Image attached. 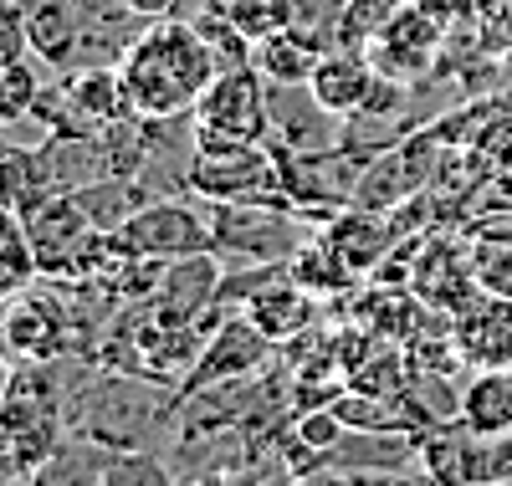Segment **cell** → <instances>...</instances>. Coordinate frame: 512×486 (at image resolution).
I'll return each mask as SVG.
<instances>
[{"label":"cell","mask_w":512,"mask_h":486,"mask_svg":"<svg viewBox=\"0 0 512 486\" xmlns=\"http://www.w3.org/2000/svg\"><path fill=\"white\" fill-rule=\"evenodd\" d=\"M134 118H190L200 93L216 82V57L190 21H149L118 62Z\"/></svg>","instance_id":"1"},{"label":"cell","mask_w":512,"mask_h":486,"mask_svg":"<svg viewBox=\"0 0 512 486\" xmlns=\"http://www.w3.org/2000/svg\"><path fill=\"white\" fill-rule=\"evenodd\" d=\"M185 185L210 205H256V200L287 205L282 164H277L272 144L210 139L200 128H195V154H190V180Z\"/></svg>","instance_id":"2"},{"label":"cell","mask_w":512,"mask_h":486,"mask_svg":"<svg viewBox=\"0 0 512 486\" xmlns=\"http://www.w3.org/2000/svg\"><path fill=\"white\" fill-rule=\"evenodd\" d=\"M26 241L36 251V272L41 277L72 282V277H98L113 231H103L72 195H57L36 215H26Z\"/></svg>","instance_id":"3"},{"label":"cell","mask_w":512,"mask_h":486,"mask_svg":"<svg viewBox=\"0 0 512 486\" xmlns=\"http://www.w3.org/2000/svg\"><path fill=\"white\" fill-rule=\"evenodd\" d=\"M134 256L144 261H185V256H210L216 251V220H205L195 205L185 200H144L134 215L123 220V226L113 231Z\"/></svg>","instance_id":"4"},{"label":"cell","mask_w":512,"mask_h":486,"mask_svg":"<svg viewBox=\"0 0 512 486\" xmlns=\"http://www.w3.org/2000/svg\"><path fill=\"white\" fill-rule=\"evenodd\" d=\"M308 246V226L287 205H216V256L267 267V261H292Z\"/></svg>","instance_id":"5"},{"label":"cell","mask_w":512,"mask_h":486,"mask_svg":"<svg viewBox=\"0 0 512 486\" xmlns=\"http://www.w3.org/2000/svg\"><path fill=\"white\" fill-rule=\"evenodd\" d=\"M195 128L210 139H241V144H267L272 134V87L256 67L216 72V82L195 103Z\"/></svg>","instance_id":"6"},{"label":"cell","mask_w":512,"mask_h":486,"mask_svg":"<svg viewBox=\"0 0 512 486\" xmlns=\"http://www.w3.org/2000/svg\"><path fill=\"white\" fill-rule=\"evenodd\" d=\"M267 359H272V338L256 328L246 313H236V318L221 323V333H210V338H205L195 369H190L185 384H180V400H185V394H195V389H210V384L246 379V374L262 369Z\"/></svg>","instance_id":"7"},{"label":"cell","mask_w":512,"mask_h":486,"mask_svg":"<svg viewBox=\"0 0 512 486\" xmlns=\"http://www.w3.org/2000/svg\"><path fill=\"white\" fill-rule=\"evenodd\" d=\"M451 343L461 353V364L482 369H512V297L477 292L472 302L451 318Z\"/></svg>","instance_id":"8"},{"label":"cell","mask_w":512,"mask_h":486,"mask_svg":"<svg viewBox=\"0 0 512 486\" xmlns=\"http://www.w3.org/2000/svg\"><path fill=\"white\" fill-rule=\"evenodd\" d=\"M374 82H379V67H374L369 52H359V47H328L323 62L308 77V93L333 118H359L369 93H374Z\"/></svg>","instance_id":"9"},{"label":"cell","mask_w":512,"mask_h":486,"mask_svg":"<svg viewBox=\"0 0 512 486\" xmlns=\"http://www.w3.org/2000/svg\"><path fill=\"white\" fill-rule=\"evenodd\" d=\"M436 31H441V21L425 11V0H415V6H400V16L384 26V36L369 47V57H374V67H379L384 77L410 82L415 72L431 67V57H436Z\"/></svg>","instance_id":"10"},{"label":"cell","mask_w":512,"mask_h":486,"mask_svg":"<svg viewBox=\"0 0 512 486\" xmlns=\"http://www.w3.org/2000/svg\"><path fill=\"white\" fill-rule=\"evenodd\" d=\"M333 47L328 31H313V26H282L272 36H262L251 47V67L262 72L267 82H282V87H308L313 67L323 62V52Z\"/></svg>","instance_id":"11"},{"label":"cell","mask_w":512,"mask_h":486,"mask_svg":"<svg viewBox=\"0 0 512 486\" xmlns=\"http://www.w3.org/2000/svg\"><path fill=\"white\" fill-rule=\"evenodd\" d=\"M57 174H52V159L47 149H0V205L11 215H36L47 200H57Z\"/></svg>","instance_id":"12"},{"label":"cell","mask_w":512,"mask_h":486,"mask_svg":"<svg viewBox=\"0 0 512 486\" xmlns=\"http://www.w3.org/2000/svg\"><path fill=\"white\" fill-rule=\"evenodd\" d=\"M461 420L482 435H512V369H482L466 379Z\"/></svg>","instance_id":"13"},{"label":"cell","mask_w":512,"mask_h":486,"mask_svg":"<svg viewBox=\"0 0 512 486\" xmlns=\"http://www.w3.org/2000/svg\"><path fill=\"white\" fill-rule=\"evenodd\" d=\"M103 466H108V446L88 435H67V446L26 476V486H103Z\"/></svg>","instance_id":"14"},{"label":"cell","mask_w":512,"mask_h":486,"mask_svg":"<svg viewBox=\"0 0 512 486\" xmlns=\"http://www.w3.org/2000/svg\"><path fill=\"white\" fill-rule=\"evenodd\" d=\"M405 0H344L333 16V47H359L369 52L374 41L384 36V26H390L400 16Z\"/></svg>","instance_id":"15"},{"label":"cell","mask_w":512,"mask_h":486,"mask_svg":"<svg viewBox=\"0 0 512 486\" xmlns=\"http://www.w3.org/2000/svg\"><path fill=\"white\" fill-rule=\"evenodd\" d=\"M472 277H477L482 292L512 297V231L482 226V236H477V246H472Z\"/></svg>","instance_id":"16"},{"label":"cell","mask_w":512,"mask_h":486,"mask_svg":"<svg viewBox=\"0 0 512 486\" xmlns=\"http://www.w3.org/2000/svg\"><path fill=\"white\" fill-rule=\"evenodd\" d=\"M103 486H175V476L164 471V461L154 451H113L108 446Z\"/></svg>","instance_id":"17"},{"label":"cell","mask_w":512,"mask_h":486,"mask_svg":"<svg viewBox=\"0 0 512 486\" xmlns=\"http://www.w3.org/2000/svg\"><path fill=\"white\" fill-rule=\"evenodd\" d=\"M41 98V82L26 62H6L0 67V123H16V118H31Z\"/></svg>","instance_id":"18"},{"label":"cell","mask_w":512,"mask_h":486,"mask_svg":"<svg viewBox=\"0 0 512 486\" xmlns=\"http://www.w3.org/2000/svg\"><path fill=\"white\" fill-rule=\"evenodd\" d=\"M221 11L231 16V26L251 41V47H256L262 36H272V31L287 26V16H282L277 0H221Z\"/></svg>","instance_id":"19"},{"label":"cell","mask_w":512,"mask_h":486,"mask_svg":"<svg viewBox=\"0 0 512 486\" xmlns=\"http://www.w3.org/2000/svg\"><path fill=\"white\" fill-rule=\"evenodd\" d=\"M31 36H26V6L21 0H0V67L6 62H26Z\"/></svg>","instance_id":"20"},{"label":"cell","mask_w":512,"mask_h":486,"mask_svg":"<svg viewBox=\"0 0 512 486\" xmlns=\"http://www.w3.org/2000/svg\"><path fill=\"white\" fill-rule=\"evenodd\" d=\"M128 11H134L139 21H169V16H180V0H123Z\"/></svg>","instance_id":"21"},{"label":"cell","mask_w":512,"mask_h":486,"mask_svg":"<svg viewBox=\"0 0 512 486\" xmlns=\"http://www.w3.org/2000/svg\"><path fill=\"white\" fill-rule=\"evenodd\" d=\"M502 486H507V481H502Z\"/></svg>","instance_id":"22"}]
</instances>
